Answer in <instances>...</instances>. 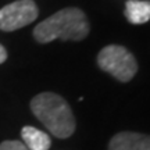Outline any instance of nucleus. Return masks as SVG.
<instances>
[{
	"mask_svg": "<svg viewBox=\"0 0 150 150\" xmlns=\"http://www.w3.org/2000/svg\"><path fill=\"white\" fill-rule=\"evenodd\" d=\"M38 7L33 0H18L0 10V29L6 32L27 27L38 18Z\"/></svg>",
	"mask_w": 150,
	"mask_h": 150,
	"instance_id": "20e7f679",
	"label": "nucleus"
},
{
	"mask_svg": "<svg viewBox=\"0 0 150 150\" xmlns=\"http://www.w3.org/2000/svg\"><path fill=\"white\" fill-rule=\"evenodd\" d=\"M125 17L131 24L135 25L150 21V1L128 0L125 3Z\"/></svg>",
	"mask_w": 150,
	"mask_h": 150,
	"instance_id": "0eeeda50",
	"label": "nucleus"
},
{
	"mask_svg": "<svg viewBox=\"0 0 150 150\" xmlns=\"http://www.w3.org/2000/svg\"><path fill=\"white\" fill-rule=\"evenodd\" d=\"M89 33V22L85 13L70 7L54 13L53 16L38 24L33 29V38L39 43H49L54 39L82 40Z\"/></svg>",
	"mask_w": 150,
	"mask_h": 150,
	"instance_id": "f257e3e1",
	"label": "nucleus"
},
{
	"mask_svg": "<svg viewBox=\"0 0 150 150\" xmlns=\"http://www.w3.org/2000/svg\"><path fill=\"white\" fill-rule=\"evenodd\" d=\"M6 60H7V52H6V49L0 45V64H3Z\"/></svg>",
	"mask_w": 150,
	"mask_h": 150,
	"instance_id": "1a4fd4ad",
	"label": "nucleus"
},
{
	"mask_svg": "<svg viewBox=\"0 0 150 150\" xmlns=\"http://www.w3.org/2000/svg\"><path fill=\"white\" fill-rule=\"evenodd\" d=\"M35 117L56 138H70L75 131V118L70 104L53 92H43L31 102Z\"/></svg>",
	"mask_w": 150,
	"mask_h": 150,
	"instance_id": "f03ea898",
	"label": "nucleus"
},
{
	"mask_svg": "<svg viewBox=\"0 0 150 150\" xmlns=\"http://www.w3.org/2000/svg\"><path fill=\"white\" fill-rule=\"evenodd\" d=\"M21 136L28 150H49L52 145L50 136L35 127L29 125L24 127L21 131Z\"/></svg>",
	"mask_w": 150,
	"mask_h": 150,
	"instance_id": "423d86ee",
	"label": "nucleus"
},
{
	"mask_svg": "<svg viewBox=\"0 0 150 150\" xmlns=\"http://www.w3.org/2000/svg\"><path fill=\"white\" fill-rule=\"evenodd\" d=\"M97 64L103 71L111 74L121 82L131 81L138 71V63L134 54L118 45H110L102 49L97 56Z\"/></svg>",
	"mask_w": 150,
	"mask_h": 150,
	"instance_id": "7ed1b4c3",
	"label": "nucleus"
},
{
	"mask_svg": "<svg viewBox=\"0 0 150 150\" xmlns=\"http://www.w3.org/2000/svg\"><path fill=\"white\" fill-rule=\"evenodd\" d=\"M108 150H150V136L136 132H120L111 138Z\"/></svg>",
	"mask_w": 150,
	"mask_h": 150,
	"instance_id": "39448f33",
	"label": "nucleus"
},
{
	"mask_svg": "<svg viewBox=\"0 0 150 150\" xmlns=\"http://www.w3.org/2000/svg\"><path fill=\"white\" fill-rule=\"evenodd\" d=\"M0 150H28L27 146L18 140H6L0 145Z\"/></svg>",
	"mask_w": 150,
	"mask_h": 150,
	"instance_id": "6e6552de",
	"label": "nucleus"
}]
</instances>
